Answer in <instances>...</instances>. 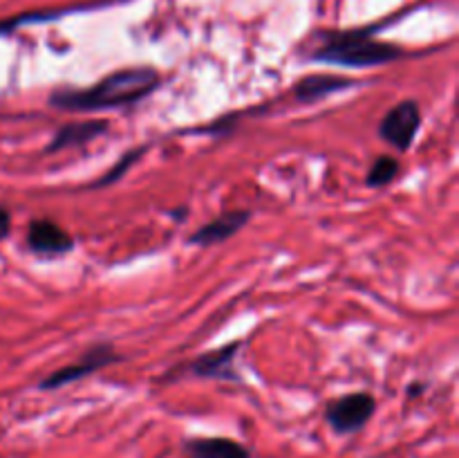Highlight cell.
<instances>
[{
    "mask_svg": "<svg viewBox=\"0 0 459 458\" xmlns=\"http://www.w3.org/2000/svg\"><path fill=\"white\" fill-rule=\"evenodd\" d=\"M240 346L242 341H231V344H224L220 348L206 350L188 364V375L206 377V380L240 382V375L236 371V355Z\"/></svg>",
    "mask_w": 459,
    "mask_h": 458,
    "instance_id": "obj_6",
    "label": "cell"
},
{
    "mask_svg": "<svg viewBox=\"0 0 459 458\" xmlns=\"http://www.w3.org/2000/svg\"><path fill=\"white\" fill-rule=\"evenodd\" d=\"M188 458H251V449L227 436H195L184 440Z\"/></svg>",
    "mask_w": 459,
    "mask_h": 458,
    "instance_id": "obj_10",
    "label": "cell"
},
{
    "mask_svg": "<svg viewBox=\"0 0 459 458\" xmlns=\"http://www.w3.org/2000/svg\"><path fill=\"white\" fill-rule=\"evenodd\" d=\"M9 232H12V214H9L7 207L0 205V241H4Z\"/></svg>",
    "mask_w": 459,
    "mask_h": 458,
    "instance_id": "obj_15",
    "label": "cell"
},
{
    "mask_svg": "<svg viewBox=\"0 0 459 458\" xmlns=\"http://www.w3.org/2000/svg\"><path fill=\"white\" fill-rule=\"evenodd\" d=\"M27 247L34 254L61 256L74 250V238L70 236L67 229H63L54 220L36 218L27 227Z\"/></svg>",
    "mask_w": 459,
    "mask_h": 458,
    "instance_id": "obj_7",
    "label": "cell"
},
{
    "mask_svg": "<svg viewBox=\"0 0 459 458\" xmlns=\"http://www.w3.org/2000/svg\"><path fill=\"white\" fill-rule=\"evenodd\" d=\"M377 27H359V30L325 31L318 36V48L312 52V58L318 63L339 67H377L388 66L406 57V49L394 43L375 39Z\"/></svg>",
    "mask_w": 459,
    "mask_h": 458,
    "instance_id": "obj_2",
    "label": "cell"
},
{
    "mask_svg": "<svg viewBox=\"0 0 459 458\" xmlns=\"http://www.w3.org/2000/svg\"><path fill=\"white\" fill-rule=\"evenodd\" d=\"M146 151V146H142V148H134V151H128L126 153L124 157H119V160L115 162V166H112L110 171H108L106 175H103V178H99L97 182H92L90 184V189H99V187H108V184H112V182H117V180L121 178V175L126 173V171L130 169V166L134 164V162L139 160V155H142V153Z\"/></svg>",
    "mask_w": 459,
    "mask_h": 458,
    "instance_id": "obj_14",
    "label": "cell"
},
{
    "mask_svg": "<svg viewBox=\"0 0 459 458\" xmlns=\"http://www.w3.org/2000/svg\"><path fill=\"white\" fill-rule=\"evenodd\" d=\"M119 355H117L115 346L112 344H94L76 359L74 364L65 368H58V371L49 373L48 377L39 382L40 391H56L63 389L67 384H74V382L83 380V377L92 375V373L101 371V368L110 366V364L119 362Z\"/></svg>",
    "mask_w": 459,
    "mask_h": 458,
    "instance_id": "obj_4",
    "label": "cell"
},
{
    "mask_svg": "<svg viewBox=\"0 0 459 458\" xmlns=\"http://www.w3.org/2000/svg\"><path fill=\"white\" fill-rule=\"evenodd\" d=\"M251 220V211L247 209H238V211H224L222 216H218L215 220L211 223L202 225L188 242L197 247H213L220 245V242L229 241L231 236H236L242 227Z\"/></svg>",
    "mask_w": 459,
    "mask_h": 458,
    "instance_id": "obj_9",
    "label": "cell"
},
{
    "mask_svg": "<svg viewBox=\"0 0 459 458\" xmlns=\"http://www.w3.org/2000/svg\"><path fill=\"white\" fill-rule=\"evenodd\" d=\"M377 400L368 391H357V393H345L341 398L332 400L325 409V420L332 431L339 436H350L361 431L375 416Z\"/></svg>",
    "mask_w": 459,
    "mask_h": 458,
    "instance_id": "obj_3",
    "label": "cell"
},
{
    "mask_svg": "<svg viewBox=\"0 0 459 458\" xmlns=\"http://www.w3.org/2000/svg\"><path fill=\"white\" fill-rule=\"evenodd\" d=\"M399 169H402V164H399L394 157L390 155H379L375 162H372L370 171H368V187L372 189H381V187H388L390 182H394V178L399 175Z\"/></svg>",
    "mask_w": 459,
    "mask_h": 458,
    "instance_id": "obj_12",
    "label": "cell"
},
{
    "mask_svg": "<svg viewBox=\"0 0 459 458\" xmlns=\"http://www.w3.org/2000/svg\"><path fill=\"white\" fill-rule=\"evenodd\" d=\"M421 128V108L420 103L406 99L397 103L384 115L379 124V137L394 146L397 151H408L415 142L417 133Z\"/></svg>",
    "mask_w": 459,
    "mask_h": 458,
    "instance_id": "obj_5",
    "label": "cell"
},
{
    "mask_svg": "<svg viewBox=\"0 0 459 458\" xmlns=\"http://www.w3.org/2000/svg\"><path fill=\"white\" fill-rule=\"evenodd\" d=\"M110 128V121L106 119H88V121H70V124H63L61 128L54 133L52 142L45 146V155H54L58 151H65V148L83 146L90 144L92 139L101 137Z\"/></svg>",
    "mask_w": 459,
    "mask_h": 458,
    "instance_id": "obj_8",
    "label": "cell"
},
{
    "mask_svg": "<svg viewBox=\"0 0 459 458\" xmlns=\"http://www.w3.org/2000/svg\"><path fill=\"white\" fill-rule=\"evenodd\" d=\"M160 72L151 66L124 67L112 75L103 76L99 84L90 88H54L49 92L48 103L56 110L65 112H99L110 108H124L139 103L148 94L160 88Z\"/></svg>",
    "mask_w": 459,
    "mask_h": 458,
    "instance_id": "obj_1",
    "label": "cell"
},
{
    "mask_svg": "<svg viewBox=\"0 0 459 458\" xmlns=\"http://www.w3.org/2000/svg\"><path fill=\"white\" fill-rule=\"evenodd\" d=\"M81 7L74 9H45V12H27L21 13V16L7 18V21H0V36L3 34H12L13 30H18L21 25H31V22H45V21H54V18L67 16L70 12H79Z\"/></svg>",
    "mask_w": 459,
    "mask_h": 458,
    "instance_id": "obj_13",
    "label": "cell"
},
{
    "mask_svg": "<svg viewBox=\"0 0 459 458\" xmlns=\"http://www.w3.org/2000/svg\"><path fill=\"white\" fill-rule=\"evenodd\" d=\"M357 85V81L339 75H309L294 85V94L300 103L321 101L334 92H343Z\"/></svg>",
    "mask_w": 459,
    "mask_h": 458,
    "instance_id": "obj_11",
    "label": "cell"
}]
</instances>
